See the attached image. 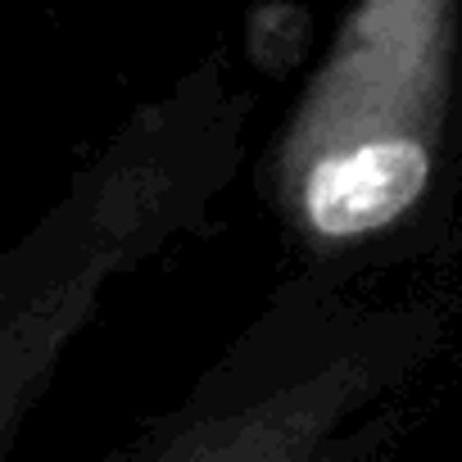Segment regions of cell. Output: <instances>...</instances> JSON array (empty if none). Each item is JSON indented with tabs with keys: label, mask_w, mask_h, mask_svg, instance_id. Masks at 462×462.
I'll use <instances>...</instances> for the list:
<instances>
[{
	"label": "cell",
	"mask_w": 462,
	"mask_h": 462,
	"mask_svg": "<svg viewBox=\"0 0 462 462\" xmlns=\"http://www.w3.org/2000/svg\"><path fill=\"white\" fill-rule=\"evenodd\" d=\"M250 91L222 55L141 105L0 268V457L118 277L208 217L250 150Z\"/></svg>",
	"instance_id": "obj_2"
},
{
	"label": "cell",
	"mask_w": 462,
	"mask_h": 462,
	"mask_svg": "<svg viewBox=\"0 0 462 462\" xmlns=\"http://www.w3.org/2000/svg\"><path fill=\"white\" fill-rule=\"evenodd\" d=\"M444 336L435 300L300 268L114 462H372Z\"/></svg>",
	"instance_id": "obj_3"
},
{
	"label": "cell",
	"mask_w": 462,
	"mask_h": 462,
	"mask_svg": "<svg viewBox=\"0 0 462 462\" xmlns=\"http://www.w3.org/2000/svg\"><path fill=\"white\" fill-rule=\"evenodd\" d=\"M462 150V0H354L263 154L300 268L358 277L435 241Z\"/></svg>",
	"instance_id": "obj_1"
}]
</instances>
